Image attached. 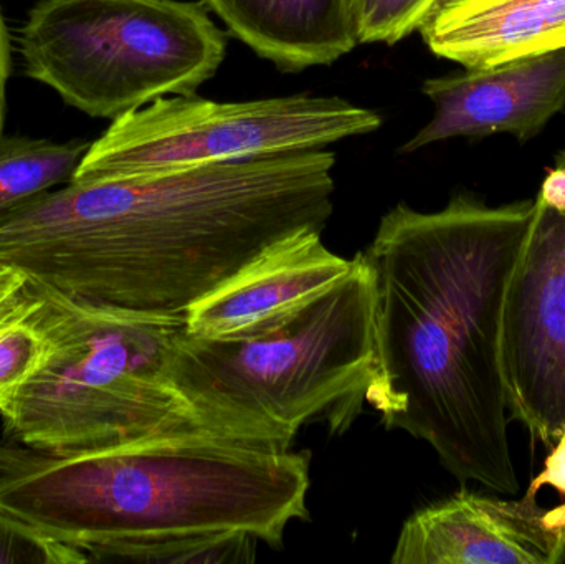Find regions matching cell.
Segmentation results:
<instances>
[{"mask_svg": "<svg viewBox=\"0 0 565 564\" xmlns=\"http://www.w3.org/2000/svg\"><path fill=\"white\" fill-rule=\"evenodd\" d=\"M329 149L70 181L0 215V262L73 300L185 317L271 245L334 211Z\"/></svg>", "mask_w": 565, "mask_h": 564, "instance_id": "1", "label": "cell"}, {"mask_svg": "<svg viewBox=\"0 0 565 564\" xmlns=\"http://www.w3.org/2000/svg\"><path fill=\"white\" fill-rule=\"evenodd\" d=\"M534 201L441 211L401 202L362 252L375 284L377 358L364 400L387 430L427 443L461 483L514 496L501 311Z\"/></svg>", "mask_w": 565, "mask_h": 564, "instance_id": "2", "label": "cell"}, {"mask_svg": "<svg viewBox=\"0 0 565 564\" xmlns=\"http://www.w3.org/2000/svg\"><path fill=\"white\" fill-rule=\"evenodd\" d=\"M309 454L201 427L111 449L49 454L0 440V509L43 535L99 550L242 532L280 546L308 522Z\"/></svg>", "mask_w": 565, "mask_h": 564, "instance_id": "3", "label": "cell"}, {"mask_svg": "<svg viewBox=\"0 0 565 564\" xmlns=\"http://www.w3.org/2000/svg\"><path fill=\"white\" fill-rule=\"evenodd\" d=\"M375 338L374 275L359 252L341 280L277 317L222 337L182 331L172 386L201 429L288 450L312 417L364 396Z\"/></svg>", "mask_w": 565, "mask_h": 564, "instance_id": "4", "label": "cell"}, {"mask_svg": "<svg viewBox=\"0 0 565 564\" xmlns=\"http://www.w3.org/2000/svg\"><path fill=\"white\" fill-rule=\"evenodd\" d=\"M26 291L49 350L2 414L6 439L78 454L199 427L171 381L185 317L86 304L30 280Z\"/></svg>", "mask_w": 565, "mask_h": 564, "instance_id": "5", "label": "cell"}, {"mask_svg": "<svg viewBox=\"0 0 565 564\" xmlns=\"http://www.w3.org/2000/svg\"><path fill=\"white\" fill-rule=\"evenodd\" d=\"M17 50L23 75L113 121L166 95H195L221 68L227 33L205 2L40 0Z\"/></svg>", "mask_w": 565, "mask_h": 564, "instance_id": "6", "label": "cell"}, {"mask_svg": "<svg viewBox=\"0 0 565 564\" xmlns=\"http://www.w3.org/2000/svg\"><path fill=\"white\" fill-rule=\"evenodd\" d=\"M372 109L339 96L292 95L218 103L198 95L154 99L113 119L89 142L72 181L141 178L324 148L381 128Z\"/></svg>", "mask_w": 565, "mask_h": 564, "instance_id": "7", "label": "cell"}, {"mask_svg": "<svg viewBox=\"0 0 565 564\" xmlns=\"http://www.w3.org/2000/svg\"><path fill=\"white\" fill-rule=\"evenodd\" d=\"M510 417L553 447L565 433V214L536 199L501 311Z\"/></svg>", "mask_w": 565, "mask_h": 564, "instance_id": "8", "label": "cell"}, {"mask_svg": "<svg viewBox=\"0 0 565 564\" xmlns=\"http://www.w3.org/2000/svg\"><path fill=\"white\" fill-rule=\"evenodd\" d=\"M536 493L520 500L460 490L402 526L394 564L565 563V526Z\"/></svg>", "mask_w": 565, "mask_h": 564, "instance_id": "9", "label": "cell"}, {"mask_svg": "<svg viewBox=\"0 0 565 564\" xmlns=\"http://www.w3.org/2000/svg\"><path fill=\"white\" fill-rule=\"evenodd\" d=\"M422 92L435 115L402 152L451 138L511 135L527 141L565 109V49L430 78Z\"/></svg>", "mask_w": 565, "mask_h": 564, "instance_id": "10", "label": "cell"}, {"mask_svg": "<svg viewBox=\"0 0 565 564\" xmlns=\"http://www.w3.org/2000/svg\"><path fill=\"white\" fill-rule=\"evenodd\" d=\"M322 231L289 235L189 308L185 331L222 337L277 317L341 280L352 258L332 254Z\"/></svg>", "mask_w": 565, "mask_h": 564, "instance_id": "11", "label": "cell"}, {"mask_svg": "<svg viewBox=\"0 0 565 564\" xmlns=\"http://www.w3.org/2000/svg\"><path fill=\"white\" fill-rule=\"evenodd\" d=\"M418 30L434 55L490 68L565 49V0H437Z\"/></svg>", "mask_w": 565, "mask_h": 564, "instance_id": "12", "label": "cell"}, {"mask_svg": "<svg viewBox=\"0 0 565 564\" xmlns=\"http://www.w3.org/2000/svg\"><path fill=\"white\" fill-rule=\"evenodd\" d=\"M237 39L278 68L331 65L358 45L352 0H205Z\"/></svg>", "mask_w": 565, "mask_h": 564, "instance_id": "13", "label": "cell"}, {"mask_svg": "<svg viewBox=\"0 0 565 564\" xmlns=\"http://www.w3.org/2000/svg\"><path fill=\"white\" fill-rule=\"evenodd\" d=\"M89 142L0 135V215L72 181Z\"/></svg>", "mask_w": 565, "mask_h": 564, "instance_id": "14", "label": "cell"}, {"mask_svg": "<svg viewBox=\"0 0 565 564\" xmlns=\"http://www.w3.org/2000/svg\"><path fill=\"white\" fill-rule=\"evenodd\" d=\"M258 543L255 536L242 532L148 540L99 550L88 556V563H247L254 562Z\"/></svg>", "mask_w": 565, "mask_h": 564, "instance_id": "15", "label": "cell"}, {"mask_svg": "<svg viewBox=\"0 0 565 564\" xmlns=\"http://www.w3.org/2000/svg\"><path fill=\"white\" fill-rule=\"evenodd\" d=\"M46 350L49 343L32 318V297L25 285L17 310L0 321V416L39 370Z\"/></svg>", "mask_w": 565, "mask_h": 564, "instance_id": "16", "label": "cell"}, {"mask_svg": "<svg viewBox=\"0 0 565 564\" xmlns=\"http://www.w3.org/2000/svg\"><path fill=\"white\" fill-rule=\"evenodd\" d=\"M437 0H352L358 43L395 45L420 29Z\"/></svg>", "mask_w": 565, "mask_h": 564, "instance_id": "17", "label": "cell"}, {"mask_svg": "<svg viewBox=\"0 0 565 564\" xmlns=\"http://www.w3.org/2000/svg\"><path fill=\"white\" fill-rule=\"evenodd\" d=\"M78 549L56 542L0 509V564H83Z\"/></svg>", "mask_w": 565, "mask_h": 564, "instance_id": "18", "label": "cell"}, {"mask_svg": "<svg viewBox=\"0 0 565 564\" xmlns=\"http://www.w3.org/2000/svg\"><path fill=\"white\" fill-rule=\"evenodd\" d=\"M544 489L556 490L565 499V433L554 444L553 453L547 457L543 472L531 482L527 492L537 496ZM553 512L561 525L565 526V502L553 509Z\"/></svg>", "mask_w": 565, "mask_h": 564, "instance_id": "19", "label": "cell"}, {"mask_svg": "<svg viewBox=\"0 0 565 564\" xmlns=\"http://www.w3.org/2000/svg\"><path fill=\"white\" fill-rule=\"evenodd\" d=\"M26 281L22 270L0 262V321L19 307Z\"/></svg>", "mask_w": 565, "mask_h": 564, "instance_id": "20", "label": "cell"}, {"mask_svg": "<svg viewBox=\"0 0 565 564\" xmlns=\"http://www.w3.org/2000/svg\"><path fill=\"white\" fill-rule=\"evenodd\" d=\"M12 75V36L0 7V135L6 128L7 119V88Z\"/></svg>", "mask_w": 565, "mask_h": 564, "instance_id": "21", "label": "cell"}, {"mask_svg": "<svg viewBox=\"0 0 565 564\" xmlns=\"http://www.w3.org/2000/svg\"><path fill=\"white\" fill-rule=\"evenodd\" d=\"M536 199L541 204L565 214V169L556 166L547 172Z\"/></svg>", "mask_w": 565, "mask_h": 564, "instance_id": "22", "label": "cell"}, {"mask_svg": "<svg viewBox=\"0 0 565 564\" xmlns=\"http://www.w3.org/2000/svg\"><path fill=\"white\" fill-rule=\"evenodd\" d=\"M556 166H559V168L565 169V149L563 152H561L559 158H557Z\"/></svg>", "mask_w": 565, "mask_h": 564, "instance_id": "23", "label": "cell"}]
</instances>
